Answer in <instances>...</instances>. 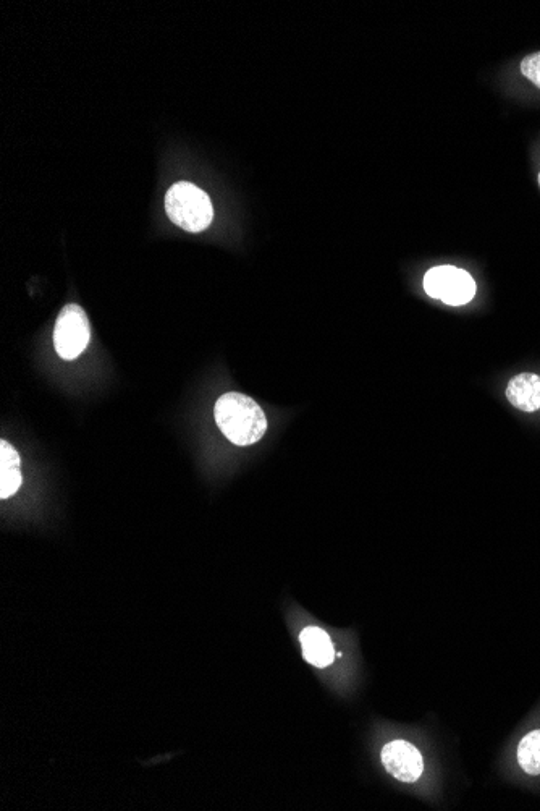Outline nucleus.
<instances>
[{"label":"nucleus","instance_id":"obj_9","mask_svg":"<svg viewBox=\"0 0 540 811\" xmlns=\"http://www.w3.org/2000/svg\"><path fill=\"white\" fill-rule=\"evenodd\" d=\"M516 761L524 774L532 778L540 776V729L528 732L519 740Z\"/></svg>","mask_w":540,"mask_h":811},{"label":"nucleus","instance_id":"obj_2","mask_svg":"<svg viewBox=\"0 0 540 811\" xmlns=\"http://www.w3.org/2000/svg\"><path fill=\"white\" fill-rule=\"evenodd\" d=\"M165 211L175 226L186 232H203L211 226L214 209L207 193L193 183H175L165 196Z\"/></svg>","mask_w":540,"mask_h":811},{"label":"nucleus","instance_id":"obj_4","mask_svg":"<svg viewBox=\"0 0 540 811\" xmlns=\"http://www.w3.org/2000/svg\"><path fill=\"white\" fill-rule=\"evenodd\" d=\"M91 339V326L88 315L81 306H65L60 311L54 329L55 350L64 360H75L85 352Z\"/></svg>","mask_w":540,"mask_h":811},{"label":"nucleus","instance_id":"obj_8","mask_svg":"<svg viewBox=\"0 0 540 811\" xmlns=\"http://www.w3.org/2000/svg\"><path fill=\"white\" fill-rule=\"evenodd\" d=\"M22 486V460L9 442H0V497L9 499Z\"/></svg>","mask_w":540,"mask_h":811},{"label":"nucleus","instance_id":"obj_11","mask_svg":"<svg viewBox=\"0 0 540 811\" xmlns=\"http://www.w3.org/2000/svg\"><path fill=\"white\" fill-rule=\"evenodd\" d=\"M539 187H540V174H539Z\"/></svg>","mask_w":540,"mask_h":811},{"label":"nucleus","instance_id":"obj_5","mask_svg":"<svg viewBox=\"0 0 540 811\" xmlns=\"http://www.w3.org/2000/svg\"><path fill=\"white\" fill-rule=\"evenodd\" d=\"M385 771L405 784H413L424 773V758L418 748L406 740H393L382 748Z\"/></svg>","mask_w":540,"mask_h":811},{"label":"nucleus","instance_id":"obj_7","mask_svg":"<svg viewBox=\"0 0 540 811\" xmlns=\"http://www.w3.org/2000/svg\"><path fill=\"white\" fill-rule=\"evenodd\" d=\"M301 650L309 664L327 667L334 663V643L321 627H306L300 633Z\"/></svg>","mask_w":540,"mask_h":811},{"label":"nucleus","instance_id":"obj_6","mask_svg":"<svg viewBox=\"0 0 540 811\" xmlns=\"http://www.w3.org/2000/svg\"><path fill=\"white\" fill-rule=\"evenodd\" d=\"M507 399L521 412L534 413L540 410V376L534 373L515 376L508 383Z\"/></svg>","mask_w":540,"mask_h":811},{"label":"nucleus","instance_id":"obj_10","mask_svg":"<svg viewBox=\"0 0 540 811\" xmlns=\"http://www.w3.org/2000/svg\"><path fill=\"white\" fill-rule=\"evenodd\" d=\"M521 73L540 88V52L526 56L521 62Z\"/></svg>","mask_w":540,"mask_h":811},{"label":"nucleus","instance_id":"obj_1","mask_svg":"<svg viewBox=\"0 0 540 811\" xmlns=\"http://www.w3.org/2000/svg\"><path fill=\"white\" fill-rule=\"evenodd\" d=\"M217 426L235 446H253L267 431L266 413L256 400L240 392H228L214 407Z\"/></svg>","mask_w":540,"mask_h":811},{"label":"nucleus","instance_id":"obj_3","mask_svg":"<svg viewBox=\"0 0 540 811\" xmlns=\"http://www.w3.org/2000/svg\"><path fill=\"white\" fill-rule=\"evenodd\" d=\"M427 295L447 305L461 306L476 297V282L465 269L455 266H435L424 276Z\"/></svg>","mask_w":540,"mask_h":811}]
</instances>
